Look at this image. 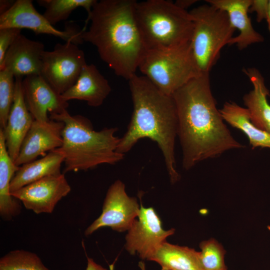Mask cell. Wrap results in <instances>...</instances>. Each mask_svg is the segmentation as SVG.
Listing matches in <instances>:
<instances>
[{
	"instance_id": "6da1fadb",
	"label": "cell",
	"mask_w": 270,
	"mask_h": 270,
	"mask_svg": "<svg viewBox=\"0 0 270 270\" xmlns=\"http://www.w3.org/2000/svg\"><path fill=\"white\" fill-rule=\"evenodd\" d=\"M178 114L183 168L244 147L232 136L216 107L209 73L192 78L173 94Z\"/></svg>"
},
{
	"instance_id": "7a4b0ae2",
	"label": "cell",
	"mask_w": 270,
	"mask_h": 270,
	"mask_svg": "<svg viewBox=\"0 0 270 270\" xmlns=\"http://www.w3.org/2000/svg\"><path fill=\"white\" fill-rule=\"evenodd\" d=\"M134 0L98 1L88 16L82 38L96 48L100 58L115 74L127 80L136 70L147 50L134 15Z\"/></svg>"
},
{
	"instance_id": "3957f363",
	"label": "cell",
	"mask_w": 270,
	"mask_h": 270,
	"mask_svg": "<svg viewBox=\"0 0 270 270\" xmlns=\"http://www.w3.org/2000/svg\"><path fill=\"white\" fill-rule=\"evenodd\" d=\"M133 112L127 130L120 138L117 152L125 154L140 139L156 142L163 154L172 184L180 178L176 168L174 148L178 118L172 96L167 95L146 76L134 74L128 80Z\"/></svg>"
},
{
	"instance_id": "277c9868",
	"label": "cell",
	"mask_w": 270,
	"mask_h": 270,
	"mask_svg": "<svg viewBox=\"0 0 270 270\" xmlns=\"http://www.w3.org/2000/svg\"><path fill=\"white\" fill-rule=\"evenodd\" d=\"M50 118L64 124L62 144L57 148L64 156V174L87 170L102 164H114L124 154L117 148L120 138L115 136L116 128L94 130L90 121L80 115H70L66 110Z\"/></svg>"
},
{
	"instance_id": "5b68a950",
	"label": "cell",
	"mask_w": 270,
	"mask_h": 270,
	"mask_svg": "<svg viewBox=\"0 0 270 270\" xmlns=\"http://www.w3.org/2000/svg\"><path fill=\"white\" fill-rule=\"evenodd\" d=\"M134 15L148 50H164L190 42L194 22L189 12L166 0L136 2Z\"/></svg>"
},
{
	"instance_id": "8992f818",
	"label": "cell",
	"mask_w": 270,
	"mask_h": 270,
	"mask_svg": "<svg viewBox=\"0 0 270 270\" xmlns=\"http://www.w3.org/2000/svg\"><path fill=\"white\" fill-rule=\"evenodd\" d=\"M189 12L194 22L192 53L200 72L209 73L222 48L234 37L235 28L225 11L210 4L199 6Z\"/></svg>"
},
{
	"instance_id": "52a82bcc",
	"label": "cell",
	"mask_w": 270,
	"mask_h": 270,
	"mask_svg": "<svg viewBox=\"0 0 270 270\" xmlns=\"http://www.w3.org/2000/svg\"><path fill=\"white\" fill-rule=\"evenodd\" d=\"M138 68L164 94L172 96L179 88L202 73L193 56L190 42L164 50H148Z\"/></svg>"
},
{
	"instance_id": "ba28073f",
	"label": "cell",
	"mask_w": 270,
	"mask_h": 270,
	"mask_svg": "<svg viewBox=\"0 0 270 270\" xmlns=\"http://www.w3.org/2000/svg\"><path fill=\"white\" fill-rule=\"evenodd\" d=\"M86 64L84 52L77 44H56L52 50L44 52L40 75L62 94L74 84Z\"/></svg>"
},
{
	"instance_id": "9c48e42d",
	"label": "cell",
	"mask_w": 270,
	"mask_h": 270,
	"mask_svg": "<svg viewBox=\"0 0 270 270\" xmlns=\"http://www.w3.org/2000/svg\"><path fill=\"white\" fill-rule=\"evenodd\" d=\"M140 210L136 198L129 196L124 183L117 180L107 191L101 214L88 227L84 234L90 236L105 226L119 232L128 230L138 217Z\"/></svg>"
},
{
	"instance_id": "30bf717a",
	"label": "cell",
	"mask_w": 270,
	"mask_h": 270,
	"mask_svg": "<svg viewBox=\"0 0 270 270\" xmlns=\"http://www.w3.org/2000/svg\"><path fill=\"white\" fill-rule=\"evenodd\" d=\"M8 28L29 29L36 34L52 35L77 45L84 42L82 30L70 25L64 30L56 28L36 10L31 0H16L8 10L0 15V28Z\"/></svg>"
},
{
	"instance_id": "8fae6325",
	"label": "cell",
	"mask_w": 270,
	"mask_h": 270,
	"mask_svg": "<svg viewBox=\"0 0 270 270\" xmlns=\"http://www.w3.org/2000/svg\"><path fill=\"white\" fill-rule=\"evenodd\" d=\"M128 231L126 250L131 254L137 253L142 259L148 260L175 230H164L154 209L145 208L141 204L138 216Z\"/></svg>"
},
{
	"instance_id": "7c38bea8",
	"label": "cell",
	"mask_w": 270,
	"mask_h": 270,
	"mask_svg": "<svg viewBox=\"0 0 270 270\" xmlns=\"http://www.w3.org/2000/svg\"><path fill=\"white\" fill-rule=\"evenodd\" d=\"M71 187L64 173L51 175L11 192L24 207L37 214L52 213L58 202L66 196Z\"/></svg>"
},
{
	"instance_id": "4fadbf2b",
	"label": "cell",
	"mask_w": 270,
	"mask_h": 270,
	"mask_svg": "<svg viewBox=\"0 0 270 270\" xmlns=\"http://www.w3.org/2000/svg\"><path fill=\"white\" fill-rule=\"evenodd\" d=\"M22 85L26 106L34 120L47 122L48 112L59 114L68 106V102L40 74L25 76Z\"/></svg>"
},
{
	"instance_id": "5bb4252c",
	"label": "cell",
	"mask_w": 270,
	"mask_h": 270,
	"mask_svg": "<svg viewBox=\"0 0 270 270\" xmlns=\"http://www.w3.org/2000/svg\"><path fill=\"white\" fill-rule=\"evenodd\" d=\"M64 127V122L50 118L47 122L34 120L22 142L15 164L20 166L60 148Z\"/></svg>"
},
{
	"instance_id": "9a60e30c",
	"label": "cell",
	"mask_w": 270,
	"mask_h": 270,
	"mask_svg": "<svg viewBox=\"0 0 270 270\" xmlns=\"http://www.w3.org/2000/svg\"><path fill=\"white\" fill-rule=\"evenodd\" d=\"M44 44L20 34L8 49L0 70H6L14 78L40 74Z\"/></svg>"
},
{
	"instance_id": "2e32d148",
	"label": "cell",
	"mask_w": 270,
	"mask_h": 270,
	"mask_svg": "<svg viewBox=\"0 0 270 270\" xmlns=\"http://www.w3.org/2000/svg\"><path fill=\"white\" fill-rule=\"evenodd\" d=\"M22 80V78H15L14 101L6 124L2 129L8 153L14 162L22 142L34 120L26 104Z\"/></svg>"
},
{
	"instance_id": "e0dca14e",
	"label": "cell",
	"mask_w": 270,
	"mask_h": 270,
	"mask_svg": "<svg viewBox=\"0 0 270 270\" xmlns=\"http://www.w3.org/2000/svg\"><path fill=\"white\" fill-rule=\"evenodd\" d=\"M206 2L224 11L228 14L231 24L239 34L233 37L228 45L236 44L239 50L264 41L263 36L254 28L249 9L252 0H206Z\"/></svg>"
},
{
	"instance_id": "ac0fdd59",
	"label": "cell",
	"mask_w": 270,
	"mask_h": 270,
	"mask_svg": "<svg viewBox=\"0 0 270 270\" xmlns=\"http://www.w3.org/2000/svg\"><path fill=\"white\" fill-rule=\"evenodd\" d=\"M112 90L108 80L96 66L86 64L82 68L76 82L61 94L66 102L78 100L86 102L89 106H100Z\"/></svg>"
},
{
	"instance_id": "d6986e66",
	"label": "cell",
	"mask_w": 270,
	"mask_h": 270,
	"mask_svg": "<svg viewBox=\"0 0 270 270\" xmlns=\"http://www.w3.org/2000/svg\"><path fill=\"white\" fill-rule=\"evenodd\" d=\"M243 72L253 86L242 98L250 120L256 127L270 134V104L267 99L270 92L264 79L260 70L255 68H244Z\"/></svg>"
},
{
	"instance_id": "ffe728a7",
	"label": "cell",
	"mask_w": 270,
	"mask_h": 270,
	"mask_svg": "<svg viewBox=\"0 0 270 270\" xmlns=\"http://www.w3.org/2000/svg\"><path fill=\"white\" fill-rule=\"evenodd\" d=\"M10 157L3 130L0 128V215L10 220L21 212L20 202L11 194L10 182L18 169Z\"/></svg>"
},
{
	"instance_id": "44dd1931",
	"label": "cell",
	"mask_w": 270,
	"mask_h": 270,
	"mask_svg": "<svg viewBox=\"0 0 270 270\" xmlns=\"http://www.w3.org/2000/svg\"><path fill=\"white\" fill-rule=\"evenodd\" d=\"M64 162L63 154L56 149L40 159L22 165L12 180L11 192L44 177L62 173L60 167Z\"/></svg>"
},
{
	"instance_id": "7402d4cb",
	"label": "cell",
	"mask_w": 270,
	"mask_h": 270,
	"mask_svg": "<svg viewBox=\"0 0 270 270\" xmlns=\"http://www.w3.org/2000/svg\"><path fill=\"white\" fill-rule=\"evenodd\" d=\"M148 260L158 264L162 270H202L200 252L186 246L164 242Z\"/></svg>"
},
{
	"instance_id": "603a6c76",
	"label": "cell",
	"mask_w": 270,
	"mask_h": 270,
	"mask_svg": "<svg viewBox=\"0 0 270 270\" xmlns=\"http://www.w3.org/2000/svg\"><path fill=\"white\" fill-rule=\"evenodd\" d=\"M220 112L224 121L247 136L252 149L258 147L270 148V134L252 124L246 108L234 102H228L224 104Z\"/></svg>"
},
{
	"instance_id": "cb8c5ba5",
	"label": "cell",
	"mask_w": 270,
	"mask_h": 270,
	"mask_svg": "<svg viewBox=\"0 0 270 270\" xmlns=\"http://www.w3.org/2000/svg\"><path fill=\"white\" fill-rule=\"evenodd\" d=\"M96 0H38L37 3L45 8L42 14L52 26L66 20L72 12L79 7L84 8L88 16Z\"/></svg>"
},
{
	"instance_id": "d4e9b609",
	"label": "cell",
	"mask_w": 270,
	"mask_h": 270,
	"mask_svg": "<svg viewBox=\"0 0 270 270\" xmlns=\"http://www.w3.org/2000/svg\"><path fill=\"white\" fill-rule=\"evenodd\" d=\"M0 270H50L36 254L23 250H12L0 259Z\"/></svg>"
},
{
	"instance_id": "484cf974",
	"label": "cell",
	"mask_w": 270,
	"mask_h": 270,
	"mask_svg": "<svg viewBox=\"0 0 270 270\" xmlns=\"http://www.w3.org/2000/svg\"><path fill=\"white\" fill-rule=\"evenodd\" d=\"M200 262L202 270H227L226 250L216 240L210 238L200 244Z\"/></svg>"
},
{
	"instance_id": "4316f807",
	"label": "cell",
	"mask_w": 270,
	"mask_h": 270,
	"mask_svg": "<svg viewBox=\"0 0 270 270\" xmlns=\"http://www.w3.org/2000/svg\"><path fill=\"white\" fill-rule=\"evenodd\" d=\"M15 78L6 70H0V126L5 128L14 98Z\"/></svg>"
},
{
	"instance_id": "83f0119b",
	"label": "cell",
	"mask_w": 270,
	"mask_h": 270,
	"mask_svg": "<svg viewBox=\"0 0 270 270\" xmlns=\"http://www.w3.org/2000/svg\"><path fill=\"white\" fill-rule=\"evenodd\" d=\"M21 30L12 28H0V66L8 49L21 34Z\"/></svg>"
},
{
	"instance_id": "f1b7e54d",
	"label": "cell",
	"mask_w": 270,
	"mask_h": 270,
	"mask_svg": "<svg viewBox=\"0 0 270 270\" xmlns=\"http://www.w3.org/2000/svg\"><path fill=\"white\" fill-rule=\"evenodd\" d=\"M269 0H252L249 12L256 13V20L258 22L266 20Z\"/></svg>"
},
{
	"instance_id": "f546056e",
	"label": "cell",
	"mask_w": 270,
	"mask_h": 270,
	"mask_svg": "<svg viewBox=\"0 0 270 270\" xmlns=\"http://www.w3.org/2000/svg\"><path fill=\"white\" fill-rule=\"evenodd\" d=\"M16 0H0V15L8 10L14 4Z\"/></svg>"
},
{
	"instance_id": "4dcf8cb0",
	"label": "cell",
	"mask_w": 270,
	"mask_h": 270,
	"mask_svg": "<svg viewBox=\"0 0 270 270\" xmlns=\"http://www.w3.org/2000/svg\"><path fill=\"white\" fill-rule=\"evenodd\" d=\"M87 266L85 270H108L96 264L92 258H87Z\"/></svg>"
},
{
	"instance_id": "1f68e13d",
	"label": "cell",
	"mask_w": 270,
	"mask_h": 270,
	"mask_svg": "<svg viewBox=\"0 0 270 270\" xmlns=\"http://www.w3.org/2000/svg\"><path fill=\"white\" fill-rule=\"evenodd\" d=\"M196 0H178L174 4L179 8L186 10V9L196 2Z\"/></svg>"
},
{
	"instance_id": "d6a6232c",
	"label": "cell",
	"mask_w": 270,
	"mask_h": 270,
	"mask_svg": "<svg viewBox=\"0 0 270 270\" xmlns=\"http://www.w3.org/2000/svg\"><path fill=\"white\" fill-rule=\"evenodd\" d=\"M266 20L267 22L268 28V30L270 32V0H269V2H268V6Z\"/></svg>"
},
{
	"instance_id": "836d02e7",
	"label": "cell",
	"mask_w": 270,
	"mask_h": 270,
	"mask_svg": "<svg viewBox=\"0 0 270 270\" xmlns=\"http://www.w3.org/2000/svg\"><path fill=\"white\" fill-rule=\"evenodd\" d=\"M268 229L270 231V226H268Z\"/></svg>"
}]
</instances>
